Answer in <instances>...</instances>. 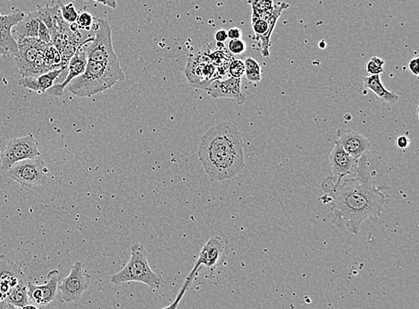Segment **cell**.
<instances>
[{"label":"cell","instance_id":"cell-1","mask_svg":"<svg viewBox=\"0 0 419 309\" xmlns=\"http://www.w3.org/2000/svg\"><path fill=\"white\" fill-rule=\"evenodd\" d=\"M326 198L331 203L333 223L345 226L352 235H358L364 221L377 220L387 203L383 188L377 187L372 179L370 160L367 154L358 161L357 171L340 181L331 175L321 184Z\"/></svg>","mask_w":419,"mask_h":309},{"label":"cell","instance_id":"cell-2","mask_svg":"<svg viewBox=\"0 0 419 309\" xmlns=\"http://www.w3.org/2000/svg\"><path fill=\"white\" fill-rule=\"evenodd\" d=\"M198 156L211 182L234 178L245 167L241 132L232 122H219L201 138Z\"/></svg>","mask_w":419,"mask_h":309},{"label":"cell","instance_id":"cell-3","mask_svg":"<svg viewBox=\"0 0 419 309\" xmlns=\"http://www.w3.org/2000/svg\"><path fill=\"white\" fill-rule=\"evenodd\" d=\"M121 66H112L88 60L83 74L74 79L68 85V90L78 97H90L103 93L125 80Z\"/></svg>","mask_w":419,"mask_h":309},{"label":"cell","instance_id":"cell-4","mask_svg":"<svg viewBox=\"0 0 419 309\" xmlns=\"http://www.w3.org/2000/svg\"><path fill=\"white\" fill-rule=\"evenodd\" d=\"M130 251V260L118 273L110 277V283L112 285H120L122 283L137 282L152 289H159L164 280L161 276L151 269L144 246L136 242L132 245Z\"/></svg>","mask_w":419,"mask_h":309},{"label":"cell","instance_id":"cell-5","mask_svg":"<svg viewBox=\"0 0 419 309\" xmlns=\"http://www.w3.org/2000/svg\"><path fill=\"white\" fill-rule=\"evenodd\" d=\"M18 55L15 58L23 77H35L49 72L44 58V52L49 44L38 38H20L17 40Z\"/></svg>","mask_w":419,"mask_h":309},{"label":"cell","instance_id":"cell-6","mask_svg":"<svg viewBox=\"0 0 419 309\" xmlns=\"http://www.w3.org/2000/svg\"><path fill=\"white\" fill-rule=\"evenodd\" d=\"M88 60L112 66H121L112 44L111 26L106 19L100 18L97 23L95 37L93 42L85 44Z\"/></svg>","mask_w":419,"mask_h":309},{"label":"cell","instance_id":"cell-7","mask_svg":"<svg viewBox=\"0 0 419 309\" xmlns=\"http://www.w3.org/2000/svg\"><path fill=\"white\" fill-rule=\"evenodd\" d=\"M6 172L8 177L28 189L45 184L49 175L45 161L40 157L21 161Z\"/></svg>","mask_w":419,"mask_h":309},{"label":"cell","instance_id":"cell-8","mask_svg":"<svg viewBox=\"0 0 419 309\" xmlns=\"http://www.w3.org/2000/svg\"><path fill=\"white\" fill-rule=\"evenodd\" d=\"M38 141L33 135L29 134L26 136L12 138L6 145L5 150L0 154L1 169L8 171L10 167L21 161L34 159L40 157Z\"/></svg>","mask_w":419,"mask_h":309},{"label":"cell","instance_id":"cell-9","mask_svg":"<svg viewBox=\"0 0 419 309\" xmlns=\"http://www.w3.org/2000/svg\"><path fill=\"white\" fill-rule=\"evenodd\" d=\"M90 279L91 277L84 273L83 263L80 261L75 262L70 274L58 286L63 303H74L80 301L84 293L89 289Z\"/></svg>","mask_w":419,"mask_h":309},{"label":"cell","instance_id":"cell-10","mask_svg":"<svg viewBox=\"0 0 419 309\" xmlns=\"http://www.w3.org/2000/svg\"><path fill=\"white\" fill-rule=\"evenodd\" d=\"M24 17V13L20 10L6 15L0 14V58L8 55H11L14 58H17L18 45L13 36L12 30Z\"/></svg>","mask_w":419,"mask_h":309},{"label":"cell","instance_id":"cell-11","mask_svg":"<svg viewBox=\"0 0 419 309\" xmlns=\"http://www.w3.org/2000/svg\"><path fill=\"white\" fill-rule=\"evenodd\" d=\"M24 262H13L5 255H0V301H5L13 288L26 278L23 273Z\"/></svg>","mask_w":419,"mask_h":309},{"label":"cell","instance_id":"cell-12","mask_svg":"<svg viewBox=\"0 0 419 309\" xmlns=\"http://www.w3.org/2000/svg\"><path fill=\"white\" fill-rule=\"evenodd\" d=\"M228 251V242L220 236H213L207 244L204 245L203 250L198 254L196 266H203L213 269L222 266L226 260Z\"/></svg>","mask_w":419,"mask_h":309},{"label":"cell","instance_id":"cell-13","mask_svg":"<svg viewBox=\"0 0 419 309\" xmlns=\"http://www.w3.org/2000/svg\"><path fill=\"white\" fill-rule=\"evenodd\" d=\"M205 90L213 99H229L238 105H244L246 102L242 90V78L230 77L226 80L211 81Z\"/></svg>","mask_w":419,"mask_h":309},{"label":"cell","instance_id":"cell-14","mask_svg":"<svg viewBox=\"0 0 419 309\" xmlns=\"http://www.w3.org/2000/svg\"><path fill=\"white\" fill-rule=\"evenodd\" d=\"M93 38H89V39L84 40L83 45L77 50V52H75L74 56H72L70 61L68 63V74H66L65 81H63L62 84L53 85L50 89L47 90L46 93L48 94V95L53 97L62 96L65 88L70 84L71 81L74 80V79L77 78L78 77H80L81 74H84L88 61L84 46L85 44L93 42Z\"/></svg>","mask_w":419,"mask_h":309},{"label":"cell","instance_id":"cell-15","mask_svg":"<svg viewBox=\"0 0 419 309\" xmlns=\"http://www.w3.org/2000/svg\"><path fill=\"white\" fill-rule=\"evenodd\" d=\"M59 271L52 270L47 276L46 283L42 285H33L27 283L28 298L33 303L40 306H47L52 303L56 299L58 290Z\"/></svg>","mask_w":419,"mask_h":309},{"label":"cell","instance_id":"cell-16","mask_svg":"<svg viewBox=\"0 0 419 309\" xmlns=\"http://www.w3.org/2000/svg\"><path fill=\"white\" fill-rule=\"evenodd\" d=\"M335 143L356 159L367 154L371 147L370 141L364 135L349 129H339Z\"/></svg>","mask_w":419,"mask_h":309},{"label":"cell","instance_id":"cell-17","mask_svg":"<svg viewBox=\"0 0 419 309\" xmlns=\"http://www.w3.org/2000/svg\"><path fill=\"white\" fill-rule=\"evenodd\" d=\"M359 159H356L349 154L341 145L335 143V147L329 156V165L332 176L337 181L352 175L357 171Z\"/></svg>","mask_w":419,"mask_h":309},{"label":"cell","instance_id":"cell-18","mask_svg":"<svg viewBox=\"0 0 419 309\" xmlns=\"http://www.w3.org/2000/svg\"><path fill=\"white\" fill-rule=\"evenodd\" d=\"M38 17L48 27L52 38L59 33H66L70 28L69 24L63 19L58 3L54 6H45L37 10Z\"/></svg>","mask_w":419,"mask_h":309},{"label":"cell","instance_id":"cell-19","mask_svg":"<svg viewBox=\"0 0 419 309\" xmlns=\"http://www.w3.org/2000/svg\"><path fill=\"white\" fill-rule=\"evenodd\" d=\"M65 71V69H56L35 77H23L19 80V85L25 89L35 91L38 93H46L54 85L56 79Z\"/></svg>","mask_w":419,"mask_h":309},{"label":"cell","instance_id":"cell-20","mask_svg":"<svg viewBox=\"0 0 419 309\" xmlns=\"http://www.w3.org/2000/svg\"><path fill=\"white\" fill-rule=\"evenodd\" d=\"M40 19L37 11L25 14L23 20L18 23L12 30L13 36L15 40L20 38H38Z\"/></svg>","mask_w":419,"mask_h":309},{"label":"cell","instance_id":"cell-21","mask_svg":"<svg viewBox=\"0 0 419 309\" xmlns=\"http://www.w3.org/2000/svg\"><path fill=\"white\" fill-rule=\"evenodd\" d=\"M364 87L365 90L372 91L376 94L378 99L387 104H395L399 100V96L386 89L381 81V74L370 75L363 78Z\"/></svg>","mask_w":419,"mask_h":309},{"label":"cell","instance_id":"cell-22","mask_svg":"<svg viewBox=\"0 0 419 309\" xmlns=\"http://www.w3.org/2000/svg\"><path fill=\"white\" fill-rule=\"evenodd\" d=\"M289 6L287 3L283 2H279L277 3V4L274 5L272 13H271L270 17L266 20L267 22V25H269V29H267L266 34H264L262 38H260V40L261 42V47H262L261 53H262L264 58H269L271 36H272L277 21H278L279 17H281L283 11L289 8Z\"/></svg>","mask_w":419,"mask_h":309},{"label":"cell","instance_id":"cell-23","mask_svg":"<svg viewBox=\"0 0 419 309\" xmlns=\"http://www.w3.org/2000/svg\"><path fill=\"white\" fill-rule=\"evenodd\" d=\"M27 277L21 280L15 288H13L6 295L5 301L8 304L15 306L21 308L24 306L29 305L30 301L28 298Z\"/></svg>","mask_w":419,"mask_h":309},{"label":"cell","instance_id":"cell-24","mask_svg":"<svg viewBox=\"0 0 419 309\" xmlns=\"http://www.w3.org/2000/svg\"><path fill=\"white\" fill-rule=\"evenodd\" d=\"M245 75L247 80L251 84H258L261 81V68L256 60L247 58L244 61Z\"/></svg>","mask_w":419,"mask_h":309},{"label":"cell","instance_id":"cell-25","mask_svg":"<svg viewBox=\"0 0 419 309\" xmlns=\"http://www.w3.org/2000/svg\"><path fill=\"white\" fill-rule=\"evenodd\" d=\"M198 270H200V267H198L196 266V264H194V267L192 268V270L191 271L190 274H189L187 278L185 279L184 285H182L181 290H180L178 295L176 296L175 301L173 302L171 305H169L168 307H166L162 309L178 308L180 302H181L182 298H184L185 292L188 291L189 287L191 286V283L192 280H193V279L195 278V276H196Z\"/></svg>","mask_w":419,"mask_h":309},{"label":"cell","instance_id":"cell-26","mask_svg":"<svg viewBox=\"0 0 419 309\" xmlns=\"http://www.w3.org/2000/svg\"><path fill=\"white\" fill-rule=\"evenodd\" d=\"M58 3L60 10H61L62 17L66 23L69 24L77 23L79 14L74 4L69 3V4L65 5L61 1H58Z\"/></svg>","mask_w":419,"mask_h":309},{"label":"cell","instance_id":"cell-27","mask_svg":"<svg viewBox=\"0 0 419 309\" xmlns=\"http://www.w3.org/2000/svg\"><path fill=\"white\" fill-rule=\"evenodd\" d=\"M252 29H253L256 40H260L266 34L269 25L264 19L258 17V15L252 14L251 15Z\"/></svg>","mask_w":419,"mask_h":309},{"label":"cell","instance_id":"cell-28","mask_svg":"<svg viewBox=\"0 0 419 309\" xmlns=\"http://www.w3.org/2000/svg\"><path fill=\"white\" fill-rule=\"evenodd\" d=\"M273 0H252L251 8L252 14L260 17L264 13L269 12L274 6Z\"/></svg>","mask_w":419,"mask_h":309},{"label":"cell","instance_id":"cell-29","mask_svg":"<svg viewBox=\"0 0 419 309\" xmlns=\"http://www.w3.org/2000/svg\"><path fill=\"white\" fill-rule=\"evenodd\" d=\"M384 61L382 58H378V56H372L365 65V70L370 75L381 74L384 72Z\"/></svg>","mask_w":419,"mask_h":309},{"label":"cell","instance_id":"cell-30","mask_svg":"<svg viewBox=\"0 0 419 309\" xmlns=\"http://www.w3.org/2000/svg\"><path fill=\"white\" fill-rule=\"evenodd\" d=\"M245 74V64L244 60H232L229 65V74L231 77L242 78Z\"/></svg>","mask_w":419,"mask_h":309},{"label":"cell","instance_id":"cell-31","mask_svg":"<svg viewBox=\"0 0 419 309\" xmlns=\"http://www.w3.org/2000/svg\"><path fill=\"white\" fill-rule=\"evenodd\" d=\"M94 17L89 12H81L79 14L77 24L79 29L88 31L93 26Z\"/></svg>","mask_w":419,"mask_h":309},{"label":"cell","instance_id":"cell-32","mask_svg":"<svg viewBox=\"0 0 419 309\" xmlns=\"http://www.w3.org/2000/svg\"><path fill=\"white\" fill-rule=\"evenodd\" d=\"M228 50L232 55H242L247 49V45L241 40H231L228 42Z\"/></svg>","mask_w":419,"mask_h":309},{"label":"cell","instance_id":"cell-33","mask_svg":"<svg viewBox=\"0 0 419 309\" xmlns=\"http://www.w3.org/2000/svg\"><path fill=\"white\" fill-rule=\"evenodd\" d=\"M38 39L44 43L52 44V35H50L49 30L40 20L39 31H38Z\"/></svg>","mask_w":419,"mask_h":309},{"label":"cell","instance_id":"cell-34","mask_svg":"<svg viewBox=\"0 0 419 309\" xmlns=\"http://www.w3.org/2000/svg\"><path fill=\"white\" fill-rule=\"evenodd\" d=\"M228 36L230 40H241L242 37V31L238 27H232L228 31Z\"/></svg>","mask_w":419,"mask_h":309},{"label":"cell","instance_id":"cell-35","mask_svg":"<svg viewBox=\"0 0 419 309\" xmlns=\"http://www.w3.org/2000/svg\"><path fill=\"white\" fill-rule=\"evenodd\" d=\"M409 144H411V141H409V138L407 136H405V135H403V136H400L396 140L397 147L401 150L407 149V148L409 146Z\"/></svg>","mask_w":419,"mask_h":309},{"label":"cell","instance_id":"cell-36","mask_svg":"<svg viewBox=\"0 0 419 309\" xmlns=\"http://www.w3.org/2000/svg\"><path fill=\"white\" fill-rule=\"evenodd\" d=\"M409 71L412 72L416 77H418L419 74V59L416 58L414 59H411V61L409 62Z\"/></svg>","mask_w":419,"mask_h":309},{"label":"cell","instance_id":"cell-37","mask_svg":"<svg viewBox=\"0 0 419 309\" xmlns=\"http://www.w3.org/2000/svg\"><path fill=\"white\" fill-rule=\"evenodd\" d=\"M228 39V31L221 29L216 31L215 40L216 42L223 43Z\"/></svg>","mask_w":419,"mask_h":309},{"label":"cell","instance_id":"cell-38","mask_svg":"<svg viewBox=\"0 0 419 309\" xmlns=\"http://www.w3.org/2000/svg\"><path fill=\"white\" fill-rule=\"evenodd\" d=\"M95 1L100 3V4L104 6H109V8H118V3H116V0H95Z\"/></svg>","mask_w":419,"mask_h":309},{"label":"cell","instance_id":"cell-39","mask_svg":"<svg viewBox=\"0 0 419 309\" xmlns=\"http://www.w3.org/2000/svg\"><path fill=\"white\" fill-rule=\"evenodd\" d=\"M8 304L5 301H0V309H6Z\"/></svg>","mask_w":419,"mask_h":309},{"label":"cell","instance_id":"cell-40","mask_svg":"<svg viewBox=\"0 0 419 309\" xmlns=\"http://www.w3.org/2000/svg\"><path fill=\"white\" fill-rule=\"evenodd\" d=\"M20 309H39V308L35 307V306L29 304V305L24 306V307L21 308Z\"/></svg>","mask_w":419,"mask_h":309},{"label":"cell","instance_id":"cell-41","mask_svg":"<svg viewBox=\"0 0 419 309\" xmlns=\"http://www.w3.org/2000/svg\"><path fill=\"white\" fill-rule=\"evenodd\" d=\"M6 309H20V308L15 307V306L8 304V308H6Z\"/></svg>","mask_w":419,"mask_h":309},{"label":"cell","instance_id":"cell-42","mask_svg":"<svg viewBox=\"0 0 419 309\" xmlns=\"http://www.w3.org/2000/svg\"><path fill=\"white\" fill-rule=\"evenodd\" d=\"M93 1H95V0H93Z\"/></svg>","mask_w":419,"mask_h":309}]
</instances>
